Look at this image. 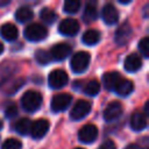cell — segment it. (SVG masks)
<instances>
[{"label": "cell", "instance_id": "obj_1", "mask_svg": "<svg viewBox=\"0 0 149 149\" xmlns=\"http://www.w3.org/2000/svg\"><path fill=\"white\" fill-rule=\"evenodd\" d=\"M21 105L29 113L36 112L42 105V95L36 91H28L21 98Z\"/></svg>", "mask_w": 149, "mask_h": 149}, {"label": "cell", "instance_id": "obj_2", "mask_svg": "<svg viewBox=\"0 0 149 149\" xmlns=\"http://www.w3.org/2000/svg\"><path fill=\"white\" fill-rule=\"evenodd\" d=\"M90 54L86 52V51H79V52H76L72 58H71V62H70V65H71V69L73 72L76 73H81L84 72L88 64H90Z\"/></svg>", "mask_w": 149, "mask_h": 149}, {"label": "cell", "instance_id": "obj_3", "mask_svg": "<svg viewBox=\"0 0 149 149\" xmlns=\"http://www.w3.org/2000/svg\"><path fill=\"white\" fill-rule=\"evenodd\" d=\"M47 35H48L47 28L38 23H31L24 29V37L31 42L42 41L47 37Z\"/></svg>", "mask_w": 149, "mask_h": 149}, {"label": "cell", "instance_id": "obj_4", "mask_svg": "<svg viewBox=\"0 0 149 149\" xmlns=\"http://www.w3.org/2000/svg\"><path fill=\"white\" fill-rule=\"evenodd\" d=\"M72 101V97L71 94L69 93H59V94H56L52 99H51V104H50V107L52 109V112H62L64 109H66L69 107V105L71 104Z\"/></svg>", "mask_w": 149, "mask_h": 149}, {"label": "cell", "instance_id": "obj_5", "mask_svg": "<svg viewBox=\"0 0 149 149\" xmlns=\"http://www.w3.org/2000/svg\"><path fill=\"white\" fill-rule=\"evenodd\" d=\"M91 111V104L86 100H78L70 112V118L74 121L84 119Z\"/></svg>", "mask_w": 149, "mask_h": 149}, {"label": "cell", "instance_id": "obj_6", "mask_svg": "<svg viewBox=\"0 0 149 149\" xmlns=\"http://www.w3.org/2000/svg\"><path fill=\"white\" fill-rule=\"evenodd\" d=\"M68 80H69V77H68L66 72L63 70L51 71L49 74V78H48V83H49L50 87H52V88H61V87L65 86Z\"/></svg>", "mask_w": 149, "mask_h": 149}, {"label": "cell", "instance_id": "obj_7", "mask_svg": "<svg viewBox=\"0 0 149 149\" xmlns=\"http://www.w3.org/2000/svg\"><path fill=\"white\" fill-rule=\"evenodd\" d=\"M98 137V128L94 125H85L78 133V139L83 143H92Z\"/></svg>", "mask_w": 149, "mask_h": 149}, {"label": "cell", "instance_id": "obj_8", "mask_svg": "<svg viewBox=\"0 0 149 149\" xmlns=\"http://www.w3.org/2000/svg\"><path fill=\"white\" fill-rule=\"evenodd\" d=\"M58 30L61 34H63L65 36H74L79 30V23L74 19L68 17L59 23Z\"/></svg>", "mask_w": 149, "mask_h": 149}, {"label": "cell", "instance_id": "obj_9", "mask_svg": "<svg viewBox=\"0 0 149 149\" xmlns=\"http://www.w3.org/2000/svg\"><path fill=\"white\" fill-rule=\"evenodd\" d=\"M122 114V106L119 101H112L107 105V107L104 111V119L107 122H112L120 118Z\"/></svg>", "mask_w": 149, "mask_h": 149}, {"label": "cell", "instance_id": "obj_10", "mask_svg": "<svg viewBox=\"0 0 149 149\" xmlns=\"http://www.w3.org/2000/svg\"><path fill=\"white\" fill-rule=\"evenodd\" d=\"M49 127H50V123L48 120H44V119H38L36 120L35 122L31 123V129H30V134L34 139L38 140V139H42L49 130Z\"/></svg>", "mask_w": 149, "mask_h": 149}, {"label": "cell", "instance_id": "obj_11", "mask_svg": "<svg viewBox=\"0 0 149 149\" xmlns=\"http://www.w3.org/2000/svg\"><path fill=\"white\" fill-rule=\"evenodd\" d=\"M72 49L66 43H57L55 44L50 50V56L55 61H63L68 56H70Z\"/></svg>", "mask_w": 149, "mask_h": 149}, {"label": "cell", "instance_id": "obj_12", "mask_svg": "<svg viewBox=\"0 0 149 149\" xmlns=\"http://www.w3.org/2000/svg\"><path fill=\"white\" fill-rule=\"evenodd\" d=\"M130 35H132V27L129 26L128 22H125L123 24H121L118 28V30L115 33V42H116V44H119V45L126 44L129 41Z\"/></svg>", "mask_w": 149, "mask_h": 149}, {"label": "cell", "instance_id": "obj_13", "mask_svg": "<svg viewBox=\"0 0 149 149\" xmlns=\"http://www.w3.org/2000/svg\"><path fill=\"white\" fill-rule=\"evenodd\" d=\"M101 16H102V20L105 21V23H107V24H114L119 20V13L112 3H107L104 6V8L101 10Z\"/></svg>", "mask_w": 149, "mask_h": 149}, {"label": "cell", "instance_id": "obj_14", "mask_svg": "<svg viewBox=\"0 0 149 149\" xmlns=\"http://www.w3.org/2000/svg\"><path fill=\"white\" fill-rule=\"evenodd\" d=\"M130 127L133 130H142L147 127V116L141 112H135L130 118Z\"/></svg>", "mask_w": 149, "mask_h": 149}, {"label": "cell", "instance_id": "obj_15", "mask_svg": "<svg viewBox=\"0 0 149 149\" xmlns=\"http://www.w3.org/2000/svg\"><path fill=\"white\" fill-rule=\"evenodd\" d=\"M142 66V61L141 58L135 55V54H132V55H128L125 59V69L126 71L128 72H136L137 70H140Z\"/></svg>", "mask_w": 149, "mask_h": 149}, {"label": "cell", "instance_id": "obj_16", "mask_svg": "<svg viewBox=\"0 0 149 149\" xmlns=\"http://www.w3.org/2000/svg\"><path fill=\"white\" fill-rule=\"evenodd\" d=\"M133 90H134V85H133V83H132L130 80H128V79H123V78H121V79L118 81V84L115 85V87H114L113 91H115L119 95L126 97V95L130 94V93L133 92Z\"/></svg>", "mask_w": 149, "mask_h": 149}, {"label": "cell", "instance_id": "obj_17", "mask_svg": "<svg viewBox=\"0 0 149 149\" xmlns=\"http://www.w3.org/2000/svg\"><path fill=\"white\" fill-rule=\"evenodd\" d=\"M0 34L6 41H14L16 40L19 31H17V28L13 23H5L0 28Z\"/></svg>", "mask_w": 149, "mask_h": 149}, {"label": "cell", "instance_id": "obj_18", "mask_svg": "<svg viewBox=\"0 0 149 149\" xmlns=\"http://www.w3.org/2000/svg\"><path fill=\"white\" fill-rule=\"evenodd\" d=\"M120 79H121V77L118 72H107L102 77V84L107 90L112 91V90H114L115 85L118 84V81Z\"/></svg>", "mask_w": 149, "mask_h": 149}, {"label": "cell", "instance_id": "obj_19", "mask_svg": "<svg viewBox=\"0 0 149 149\" xmlns=\"http://www.w3.org/2000/svg\"><path fill=\"white\" fill-rule=\"evenodd\" d=\"M31 121L27 118H22L20 120H17L14 125V128L16 130V133L21 134V135H27L30 133V129H31Z\"/></svg>", "mask_w": 149, "mask_h": 149}, {"label": "cell", "instance_id": "obj_20", "mask_svg": "<svg viewBox=\"0 0 149 149\" xmlns=\"http://www.w3.org/2000/svg\"><path fill=\"white\" fill-rule=\"evenodd\" d=\"M100 41V33L95 29H90L84 33L83 35V42L87 45H94Z\"/></svg>", "mask_w": 149, "mask_h": 149}, {"label": "cell", "instance_id": "obj_21", "mask_svg": "<svg viewBox=\"0 0 149 149\" xmlns=\"http://www.w3.org/2000/svg\"><path fill=\"white\" fill-rule=\"evenodd\" d=\"M97 7L93 3H87L85 6V9H84V13H83V20L86 22V23H90L92 21H94L97 19Z\"/></svg>", "mask_w": 149, "mask_h": 149}, {"label": "cell", "instance_id": "obj_22", "mask_svg": "<svg viewBox=\"0 0 149 149\" xmlns=\"http://www.w3.org/2000/svg\"><path fill=\"white\" fill-rule=\"evenodd\" d=\"M15 19L19 21V22H27L29 20L33 19V10L28 7H21L16 10L15 13Z\"/></svg>", "mask_w": 149, "mask_h": 149}, {"label": "cell", "instance_id": "obj_23", "mask_svg": "<svg viewBox=\"0 0 149 149\" xmlns=\"http://www.w3.org/2000/svg\"><path fill=\"white\" fill-rule=\"evenodd\" d=\"M40 16H41V19H42L45 23H48V24L54 23V22L56 21V19H57L56 13H55L52 9H50V8H43V9L41 10V13H40Z\"/></svg>", "mask_w": 149, "mask_h": 149}, {"label": "cell", "instance_id": "obj_24", "mask_svg": "<svg viewBox=\"0 0 149 149\" xmlns=\"http://www.w3.org/2000/svg\"><path fill=\"white\" fill-rule=\"evenodd\" d=\"M99 91H100V84L97 80H90L84 87V92L91 97L97 95L99 93Z\"/></svg>", "mask_w": 149, "mask_h": 149}, {"label": "cell", "instance_id": "obj_25", "mask_svg": "<svg viewBox=\"0 0 149 149\" xmlns=\"http://www.w3.org/2000/svg\"><path fill=\"white\" fill-rule=\"evenodd\" d=\"M80 7V2L78 0H66L63 6V10L68 14H74L78 12Z\"/></svg>", "mask_w": 149, "mask_h": 149}, {"label": "cell", "instance_id": "obj_26", "mask_svg": "<svg viewBox=\"0 0 149 149\" xmlns=\"http://www.w3.org/2000/svg\"><path fill=\"white\" fill-rule=\"evenodd\" d=\"M35 58L42 65H45V64H48L52 61V58L50 56V52H48L47 50H43V49H40L35 52Z\"/></svg>", "mask_w": 149, "mask_h": 149}, {"label": "cell", "instance_id": "obj_27", "mask_svg": "<svg viewBox=\"0 0 149 149\" xmlns=\"http://www.w3.org/2000/svg\"><path fill=\"white\" fill-rule=\"evenodd\" d=\"M22 143L16 139H7L3 143L1 149H21Z\"/></svg>", "mask_w": 149, "mask_h": 149}, {"label": "cell", "instance_id": "obj_28", "mask_svg": "<svg viewBox=\"0 0 149 149\" xmlns=\"http://www.w3.org/2000/svg\"><path fill=\"white\" fill-rule=\"evenodd\" d=\"M139 50L143 57H149V37H143L139 43Z\"/></svg>", "mask_w": 149, "mask_h": 149}, {"label": "cell", "instance_id": "obj_29", "mask_svg": "<svg viewBox=\"0 0 149 149\" xmlns=\"http://www.w3.org/2000/svg\"><path fill=\"white\" fill-rule=\"evenodd\" d=\"M16 114H17V107L15 105H9V106L6 107V109H5L6 118H9L10 119V118H14Z\"/></svg>", "mask_w": 149, "mask_h": 149}, {"label": "cell", "instance_id": "obj_30", "mask_svg": "<svg viewBox=\"0 0 149 149\" xmlns=\"http://www.w3.org/2000/svg\"><path fill=\"white\" fill-rule=\"evenodd\" d=\"M100 149H116V146H115V143H114L112 140H106V141L101 144Z\"/></svg>", "mask_w": 149, "mask_h": 149}, {"label": "cell", "instance_id": "obj_31", "mask_svg": "<svg viewBox=\"0 0 149 149\" xmlns=\"http://www.w3.org/2000/svg\"><path fill=\"white\" fill-rule=\"evenodd\" d=\"M9 3V0H0V7L1 6H6Z\"/></svg>", "mask_w": 149, "mask_h": 149}, {"label": "cell", "instance_id": "obj_32", "mask_svg": "<svg viewBox=\"0 0 149 149\" xmlns=\"http://www.w3.org/2000/svg\"><path fill=\"white\" fill-rule=\"evenodd\" d=\"M2 51H3V45H2V43L0 42V55L2 54Z\"/></svg>", "mask_w": 149, "mask_h": 149}, {"label": "cell", "instance_id": "obj_33", "mask_svg": "<svg viewBox=\"0 0 149 149\" xmlns=\"http://www.w3.org/2000/svg\"><path fill=\"white\" fill-rule=\"evenodd\" d=\"M1 128H2V121L0 120V129H1Z\"/></svg>", "mask_w": 149, "mask_h": 149}, {"label": "cell", "instance_id": "obj_34", "mask_svg": "<svg viewBox=\"0 0 149 149\" xmlns=\"http://www.w3.org/2000/svg\"><path fill=\"white\" fill-rule=\"evenodd\" d=\"M76 149H83V148H76Z\"/></svg>", "mask_w": 149, "mask_h": 149}]
</instances>
